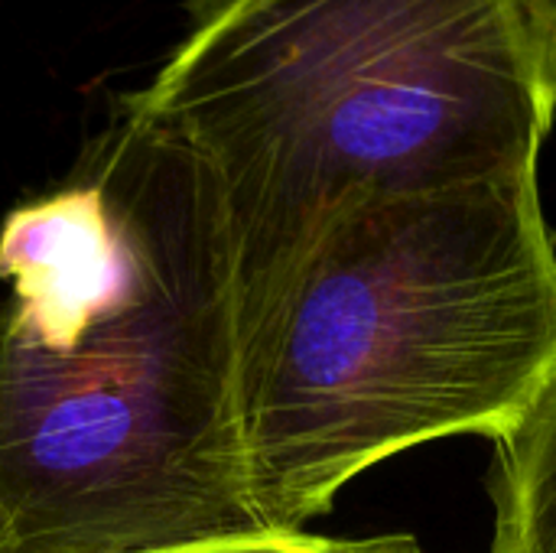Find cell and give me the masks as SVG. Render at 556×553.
Listing matches in <instances>:
<instances>
[{
    "label": "cell",
    "mask_w": 556,
    "mask_h": 553,
    "mask_svg": "<svg viewBox=\"0 0 556 553\" xmlns=\"http://www.w3.org/2000/svg\"><path fill=\"white\" fill-rule=\"evenodd\" d=\"M137 274L68 345L0 336V553H163L270 538L235 456V248L205 169L121 108L91 150Z\"/></svg>",
    "instance_id": "3"
},
{
    "label": "cell",
    "mask_w": 556,
    "mask_h": 553,
    "mask_svg": "<svg viewBox=\"0 0 556 553\" xmlns=\"http://www.w3.org/2000/svg\"><path fill=\"white\" fill-rule=\"evenodd\" d=\"M381 553H420L417 541L407 538V535H388V544Z\"/></svg>",
    "instance_id": "6"
},
{
    "label": "cell",
    "mask_w": 556,
    "mask_h": 553,
    "mask_svg": "<svg viewBox=\"0 0 556 553\" xmlns=\"http://www.w3.org/2000/svg\"><path fill=\"white\" fill-rule=\"evenodd\" d=\"M492 553H556V355L495 437Z\"/></svg>",
    "instance_id": "4"
},
{
    "label": "cell",
    "mask_w": 556,
    "mask_h": 553,
    "mask_svg": "<svg viewBox=\"0 0 556 553\" xmlns=\"http://www.w3.org/2000/svg\"><path fill=\"white\" fill-rule=\"evenodd\" d=\"M384 538H362V541H342V538H319V535H293V538H251V541H231V544H208V548H182V551L163 553H378Z\"/></svg>",
    "instance_id": "5"
},
{
    "label": "cell",
    "mask_w": 556,
    "mask_h": 553,
    "mask_svg": "<svg viewBox=\"0 0 556 553\" xmlns=\"http://www.w3.org/2000/svg\"><path fill=\"white\" fill-rule=\"evenodd\" d=\"M121 108L205 169L241 280L349 202L538 169L556 0H192Z\"/></svg>",
    "instance_id": "2"
},
{
    "label": "cell",
    "mask_w": 556,
    "mask_h": 553,
    "mask_svg": "<svg viewBox=\"0 0 556 553\" xmlns=\"http://www.w3.org/2000/svg\"><path fill=\"white\" fill-rule=\"evenodd\" d=\"M556 355L538 169L336 209L235 287V456L270 538L414 447L498 437Z\"/></svg>",
    "instance_id": "1"
}]
</instances>
